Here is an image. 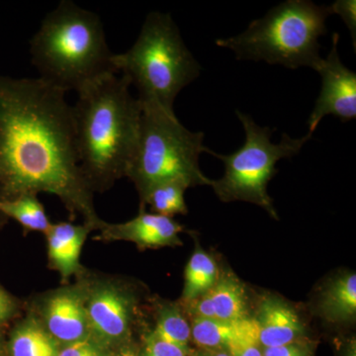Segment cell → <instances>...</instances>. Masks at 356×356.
I'll use <instances>...</instances> for the list:
<instances>
[{
  "instance_id": "obj_6",
  "label": "cell",
  "mask_w": 356,
  "mask_h": 356,
  "mask_svg": "<svg viewBox=\"0 0 356 356\" xmlns=\"http://www.w3.org/2000/svg\"><path fill=\"white\" fill-rule=\"evenodd\" d=\"M203 142L204 133L191 132L175 113L142 105L139 136L126 172L140 200L152 187L163 182H182L188 188L210 186L212 179L199 166L206 149Z\"/></svg>"
},
{
  "instance_id": "obj_19",
  "label": "cell",
  "mask_w": 356,
  "mask_h": 356,
  "mask_svg": "<svg viewBox=\"0 0 356 356\" xmlns=\"http://www.w3.org/2000/svg\"><path fill=\"white\" fill-rule=\"evenodd\" d=\"M243 320L225 322L215 318H189L194 348L229 350L242 329Z\"/></svg>"
},
{
  "instance_id": "obj_25",
  "label": "cell",
  "mask_w": 356,
  "mask_h": 356,
  "mask_svg": "<svg viewBox=\"0 0 356 356\" xmlns=\"http://www.w3.org/2000/svg\"><path fill=\"white\" fill-rule=\"evenodd\" d=\"M264 356H314L315 344L308 339L285 346L264 348Z\"/></svg>"
},
{
  "instance_id": "obj_2",
  "label": "cell",
  "mask_w": 356,
  "mask_h": 356,
  "mask_svg": "<svg viewBox=\"0 0 356 356\" xmlns=\"http://www.w3.org/2000/svg\"><path fill=\"white\" fill-rule=\"evenodd\" d=\"M124 76L108 74L77 92L74 109L79 168L93 193L126 177L139 136L142 105Z\"/></svg>"
},
{
  "instance_id": "obj_5",
  "label": "cell",
  "mask_w": 356,
  "mask_h": 356,
  "mask_svg": "<svg viewBox=\"0 0 356 356\" xmlns=\"http://www.w3.org/2000/svg\"><path fill=\"white\" fill-rule=\"evenodd\" d=\"M332 14L331 6L287 0L252 21L242 34L217 40L216 44L233 51L236 60L318 70L323 62L318 38L327 33L325 21Z\"/></svg>"
},
{
  "instance_id": "obj_21",
  "label": "cell",
  "mask_w": 356,
  "mask_h": 356,
  "mask_svg": "<svg viewBox=\"0 0 356 356\" xmlns=\"http://www.w3.org/2000/svg\"><path fill=\"white\" fill-rule=\"evenodd\" d=\"M187 189V185L178 181L154 185L140 199V207L149 206L153 213L170 218L177 215H186L188 208L185 202L184 194Z\"/></svg>"
},
{
  "instance_id": "obj_18",
  "label": "cell",
  "mask_w": 356,
  "mask_h": 356,
  "mask_svg": "<svg viewBox=\"0 0 356 356\" xmlns=\"http://www.w3.org/2000/svg\"><path fill=\"white\" fill-rule=\"evenodd\" d=\"M220 275L221 271L216 259L196 243L195 250L185 266L184 290L178 301L181 305H186L202 296L216 284Z\"/></svg>"
},
{
  "instance_id": "obj_20",
  "label": "cell",
  "mask_w": 356,
  "mask_h": 356,
  "mask_svg": "<svg viewBox=\"0 0 356 356\" xmlns=\"http://www.w3.org/2000/svg\"><path fill=\"white\" fill-rule=\"evenodd\" d=\"M0 213L19 222L26 234L38 232L44 235L51 226L43 204L32 194L0 200Z\"/></svg>"
},
{
  "instance_id": "obj_29",
  "label": "cell",
  "mask_w": 356,
  "mask_h": 356,
  "mask_svg": "<svg viewBox=\"0 0 356 356\" xmlns=\"http://www.w3.org/2000/svg\"><path fill=\"white\" fill-rule=\"evenodd\" d=\"M189 356H232L228 350H202L193 348Z\"/></svg>"
},
{
  "instance_id": "obj_8",
  "label": "cell",
  "mask_w": 356,
  "mask_h": 356,
  "mask_svg": "<svg viewBox=\"0 0 356 356\" xmlns=\"http://www.w3.org/2000/svg\"><path fill=\"white\" fill-rule=\"evenodd\" d=\"M76 281L83 292L90 337L109 350L131 343L142 324L144 291L139 283L86 267Z\"/></svg>"
},
{
  "instance_id": "obj_13",
  "label": "cell",
  "mask_w": 356,
  "mask_h": 356,
  "mask_svg": "<svg viewBox=\"0 0 356 356\" xmlns=\"http://www.w3.org/2000/svg\"><path fill=\"white\" fill-rule=\"evenodd\" d=\"M92 228L86 224L70 222H51L44 234L48 267L60 274L62 284H69L72 277L83 273L86 266L81 262L83 248Z\"/></svg>"
},
{
  "instance_id": "obj_28",
  "label": "cell",
  "mask_w": 356,
  "mask_h": 356,
  "mask_svg": "<svg viewBox=\"0 0 356 356\" xmlns=\"http://www.w3.org/2000/svg\"><path fill=\"white\" fill-rule=\"evenodd\" d=\"M110 356H140V350H138L131 341V343L124 344L120 348H116L115 353H112Z\"/></svg>"
},
{
  "instance_id": "obj_17",
  "label": "cell",
  "mask_w": 356,
  "mask_h": 356,
  "mask_svg": "<svg viewBox=\"0 0 356 356\" xmlns=\"http://www.w3.org/2000/svg\"><path fill=\"white\" fill-rule=\"evenodd\" d=\"M9 348L11 356H58L60 346L27 312L13 329Z\"/></svg>"
},
{
  "instance_id": "obj_3",
  "label": "cell",
  "mask_w": 356,
  "mask_h": 356,
  "mask_svg": "<svg viewBox=\"0 0 356 356\" xmlns=\"http://www.w3.org/2000/svg\"><path fill=\"white\" fill-rule=\"evenodd\" d=\"M30 51L39 79L65 93L118 74L99 16L69 0L44 17Z\"/></svg>"
},
{
  "instance_id": "obj_15",
  "label": "cell",
  "mask_w": 356,
  "mask_h": 356,
  "mask_svg": "<svg viewBox=\"0 0 356 356\" xmlns=\"http://www.w3.org/2000/svg\"><path fill=\"white\" fill-rule=\"evenodd\" d=\"M316 311L323 320L334 325L355 323L356 318V275L337 274L321 289Z\"/></svg>"
},
{
  "instance_id": "obj_22",
  "label": "cell",
  "mask_w": 356,
  "mask_h": 356,
  "mask_svg": "<svg viewBox=\"0 0 356 356\" xmlns=\"http://www.w3.org/2000/svg\"><path fill=\"white\" fill-rule=\"evenodd\" d=\"M228 350L232 356H264L254 318H243L242 329Z\"/></svg>"
},
{
  "instance_id": "obj_1",
  "label": "cell",
  "mask_w": 356,
  "mask_h": 356,
  "mask_svg": "<svg viewBox=\"0 0 356 356\" xmlns=\"http://www.w3.org/2000/svg\"><path fill=\"white\" fill-rule=\"evenodd\" d=\"M53 194L70 219L97 231L93 191L79 168L74 109L41 79L0 76V200Z\"/></svg>"
},
{
  "instance_id": "obj_24",
  "label": "cell",
  "mask_w": 356,
  "mask_h": 356,
  "mask_svg": "<svg viewBox=\"0 0 356 356\" xmlns=\"http://www.w3.org/2000/svg\"><path fill=\"white\" fill-rule=\"evenodd\" d=\"M108 350L92 337H88L77 343L60 346L58 356H108Z\"/></svg>"
},
{
  "instance_id": "obj_27",
  "label": "cell",
  "mask_w": 356,
  "mask_h": 356,
  "mask_svg": "<svg viewBox=\"0 0 356 356\" xmlns=\"http://www.w3.org/2000/svg\"><path fill=\"white\" fill-rule=\"evenodd\" d=\"M19 307L11 295L0 287V325L15 317L19 312Z\"/></svg>"
},
{
  "instance_id": "obj_23",
  "label": "cell",
  "mask_w": 356,
  "mask_h": 356,
  "mask_svg": "<svg viewBox=\"0 0 356 356\" xmlns=\"http://www.w3.org/2000/svg\"><path fill=\"white\" fill-rule=\"evenodd\" d=\"M140 356H188L172 344L165 343L159 339L149 330L143 336V346Z\"/></svg>"
},
{
  "instance_id": "obj_9",
  "label": "cell",
  "mask_w": 356,
  "mask_h": 356,
  "mask_svg": "<svg viewBox=\"0 0 356 356\" xmlns=\"http://www.w3.org/2000/svg\"><path fill=\"white\" fill-rule=\"evenodd\" d=\"M27 312L60 346L90 337L83 292L76 281L34 295Z\"/></svg>"
},
{
  "instance_id": "obj_4",
  "label": "cell",
  "mask_w": 356,
  "mask_h": 356,
  "mask_svg": "<svg viewBox=\"0 0 356 356\" xmlns=\"http://www.w3.org/2000/svg\"><path fill=\"white\" fill-rule=\"evenodd\" d=\"M113 64L137 88L140 104L170 113H175L173 103L180 91L201 72L170 14L158 11L147 16L137 41L127 51L114 54Z\"/></svg>"
},
{
  "instance_id": "obj_12",
  "label": "cell",
  "mask_w": 356,
  "mask_h": 356,
  "mask_svg": "<svg viewBox=\"0 0 356 356\" xmlns=\"http://www.w3.org/2000/svg\"><path fill=\"white\" fill-rule=\"evenodd\" d=\"M188 318L238 322L248 315V296L242 281L232 273H221L209 291L182 305Z\"/></svg>"
},
{
  "instance_id": "obj_26",
  "label": "cell",
  "mask_w": 356,
  "mask_h": 356,
  "mask_svg": "<svg viewBox=\"0 0 356 356\" xmlns=\"http://www.w3.org/2000/svg\"><path fill=\"white\" fill-rule=\"evenodd\" d=\"M331 6L332 14H339L344 24L350 30L353 47L356 50V1L355 0H337Z\"/></svg>"
},
{
  "instance_id": "obj_14",
  "label": "cell",
  "mask_w": 356,
  "mask_h": 356,
  "mask_svg": "<svg viewBox=\"0 0 356 356\" xmlns=\"http://www.w3.org/2000/svg\"><path fill=\"white\" fill-rule=\"evenodd\" d=\"M254 320L262 348L307 339L305 325L297 312L277 297L264 296Z\"/></svg>"
},
{
  "instance_id": "obj_11",
  "label": "cell",
  "mask_w": 356,
  "mask_h": 356,
  "mask_svg": "<svg viewBox=\"0 0 356 356\" xmlns=\"http://www.w3.org/2000/svg\"><path fill=\"white\" fill-rule=\"evenodd\" d=\"M184 225L173 218L156 213L147 212L140 208L139 214L123 222H100L98 235L93 240L102 243H132L140 250H158L182 245L180 234L184 233Z\"/></svg>"
},
{
  "instance_id": "obj_7",
  "label": "cell",
  "mask_w": 356,
  "mask_h": 356,
  "mask_svg": "<svg viewBox=\"0 0 356 356\" xmlns=\"http://www.w3.org/2000/svg\"><path fill=\"white\" fill-rule=\"evenodd\" d=\"M243 124L245 142L242 147L229 154L214 153L206 147L205 153L211 154L222 161L224 175L220 179L211 180L217 197L222 202L243 201L255 204L266 211L273 219L278 220L273 199L267 192V185L277 172L276 163L282 159H291L301 152L304 145L312 139L307 134L295 139L286 133L278 144L271 142L274 131L261 127L250 115L236 111Z\"/></svg>"
},
{
  "instance_id": "obj_16",
  "label": "cell",
  "mask_w": 356,
  "mask_h": 356,
  "mask_svg": "<svg viewBox=\"0 0 356 356\" xmlns=\"http://www.w3.org/2000/svg\"><path fill=\"white\" fill-rule=\"evenodd\" d=\"M154 327L151 331L161 341L177 346L191 355L192 350L191 322L179 301L156 298L152 301Z\"/></svg>"
},
{
  "instance_id": "obj_10",
  "label": "cell",
  "mask_w": 356,
  "mask_h": 356,
  "mask_svg": "<svg viewBox=\"0 0 356 356\" xmlns=\"http://www.w3.org/2000/svg\"><path fill=\"white\" fill-rule=\"evenodd\" d=\"M339 41V33H334L332 50L317 70L322 77V88L309 117V135L313 136L327 115L337 117L343 123L356 118V74L341 63L337 51Z\"/></svg>"
}]
</instances>
